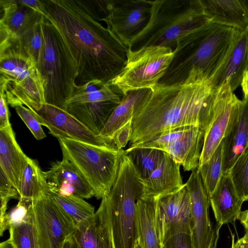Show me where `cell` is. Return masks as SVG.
<instances>
[{"mask_svg": "<svg viewBox=\"0 0 248 248\" xmlns=\"http://www.w3.org/2000/svg\"><path fill=\"white\" fill-rule=\"evenodd\" d=\"M210 22L245 30L248 26V10L243 0H202Z\"/></svg>", "mask_w": 248, "mask_h": 248, "instance_id": "25", "label": "cell"}, {"mask_svg": "<svg viewBox=\"0 0 248 248\" xmlns=\"http://www.w3.org/2000/svg\"><path fill=\"white\" fill-rule=\"evenodd\" d=\"M217 223H231L235 228L244 202L238 196L229 174L222 175L213 193L209 198Z\"/></svg>", "mask_w": 248, "mask_h": 248, "instance_id": "23", "label": "cell"}, {"mask_svg": "<svg viewBox=\"0 0 248 248\" xmlns=\"http://www.w3.org/2000/svg\"><path fill=\"white\" fill-rule=\"evenodd\" d=\"M72 236L79 248H114L110 210L106 197L94 214L78 226Z\"/></svg>", "mask_w": 248, "mask_h": 248, "instance_id": "18", "label": "cell"}, {"mask_svg": "<svg viewBox=\"0 0 248 248\" xmlns=\"http://www.w3.org/2000/svg\"><path fill=\"white\" fill-rule=\"evenodd\" d=\"M20 196L17 190L8 179L3 171L0 169V216L6 212L7 204L11 199L19 200Z\"/></svg>", "mask_w": 248, "mask_h": 248, "instance_id": "38", "label": "cell"}, {"mask_svg": "<svg viewBox=\"0 0 248 248\" xmlns=\"http://www.w3.org/2000/svg\"><path fill=\"white\" fill-rule=\"evenodd\" d=\"M213 89L216 95L214 115L204 134L199 165L210 158L222 140L231 120L233 105L238 99L228 82Z\"/></svg>", "mask_w": 248, "mask_h": 248, "instance_id": "16", "label": "cell"}, {"mask_svg": "<svg viewBox=\"0 0 248 248\" xmlns=\"http://www.w3.org/2000/svg\"><path fill=\"white\" fill-rule=\"evenodd\" d=\"M232 243L231 248H248V238L243 236L234 242V235L231 231Z\"/></svg>", "mask_w": 248, "mask_h": 248, "instance_id": "42", "label": "cell"}, {"mask_svg": "<svg viewBox=\"0 0 248 248\" xmlns=\"http://www.w3.org/2000/svg\"><path fill=\"white\" fill-rule=\"evenodd\" d=\"M215 99L208 81L157 84L134 113L130 145L181 127L197 126L205 133L214 117Z\"/></svg>", "mask_w": 248, "mask_h": 248, "instance_id": "2", "label": "cell"}, {"mask_svg": "<svg viewBox=\"0 0 248 248\" xmlns=\"http://www.w3.org/2000/svg\"><path fill=\"white\" fill-rule=\"evenodd\" d=\"M0 248H14L10 239H8L3 241L0 244Z\"/></svg>", "mask_w": 248, "mask_h": 248, "instance_id": "46", "label": "cell"}, {"mask_svg": "<svg viewBox=\"0 0 248 248\" xmlns=\"http://www.w3.org/2000/svg\"><path fill=\"white\" fill-rule=\"evenodd\" d=\"M204 134L197 126L181 127L164 131L147 141L129 145L128 148L160 150L170 155L185 171H193L199 165Z\"/></svg>", "mask_w": 248, "mask_h": 248, "instance_id": "10", "label": "cell"}, {"mask_svg": "<svg viewBox=\"0 0 248 248\" xmlns=\"http://www.w3.org/2000/svg\"><path fill=\"white\" fill-rule=\"evenodd\" d=\"M142 178L125 154L107 199L114 248H134L138 239L136 202L142 195Z\"/></svg>", "mask_w": 248, "mask_h": 248, "instance_id": "7", "label": "cell"}, {"mask_svg": "<svg viewBox=\"0 0 248 248\" xmlns=\"http://www.w3.org/2000/svg\"><path fill=\"white\" fill-rule=\"evenodd\" d=\"M240 31L209 22L183 35L177 42L167 72L158 84L209 81Z\"/></svg>", "mask_w": 248, "mask_h": 248, "instance_id": "3", "label": "cell"}, {"mask_svg": "<svg viewBox=\"0 0 248 248\" xmlns=\"http://www.w3.org/2000/svg\"><path fill=\"white\" fill-rule=\"evenodd\" d=\"M155 201V222L162 246L175 235L191 234V202L185 184L178 190L159 196Z\"/></svg>", "mask_w": 248, "mask_h": 248, "instance_id": "11", "label": "cell"}, {"mask_svg": "<svg viewBox=\"0 0 248 248\" xmlns=\"http://www.w3.org/2000/svg\"><path fill=\"white\" fill-rule=\"evenodd\" d=\"M217 247H214L213 248H216Z\"/></svg>", "mask_w": 248, "mask_h": 248, "instance_id": "49", "label": "cell"}, {"mask_svg": "<svg viewBox=\"0 0 248 248\" xmlns=\"http://www.w3.org/2000/svg\"><path fill=\"white\" fill-rule=\"evenodd\" d=\"M14 108L36 140H41L46 137L33 110L23 105L17 106Z\"/></svg>", "mask_w": 248, "mask_h": 248, "instance_id": "37", "label": "cell"}, {"mask_svg": "<svg viewBox=\"0 0 248 248\" xmlns=\"http://www.w3.org/2000/svg\"><path fill=\"white\" fill-rule=\"evenodd\" d=\"M63 248H79L76 243L73 236H72L65 243Z\"/></svg>", "mask_w": 248, "mask_h": 248, "instance_id": "45", "label": "cell"}, {"mask_svg": "<svg viewBox=\"0 0 248 248\" xmlns=\"http://www.w3.org/2000/svg\"><path fill=\"white\" fill-rule=\"evenodd\" d=\"M9 231L14 248H40L35 216Z\"/></svg>", "mask_w": 248, "mask_h": 248, "instance_id": "34", "label": "cell"}, {"mask_svg": "<svg viewBox=\"0 0 248 248\" xmlns=\"http://www.w3.org/2000/svg\"><path fill=\"white\" fill-rule=\"evenodd\" d=\"M42 1L44 16L59 30L76 62L77 86L93 80L108 84L121 72L128 48L99 22V9L88 0Z\"/></svg>", "mask_w": 248, "mask_h": 248, "instance_id": "1", "label": "cell"}, {"mask_svg": "<svg viewBox=\"0 0 248 248\" xmlns=\"http://www.w3.org/2000/svg\"><path fill=\"white\" fill-rule=\"evenodd\" d=\"M162 248H193L191 236L187 233H180L168 239Z\"/></svg>", "mask_w": 248, "mask_h": 248, "instance_id": "39", "label": "cell"}, {"mask_svg": "<svg viewBox=\"0 0 248 248\" xmlns=\"http://www.w3.org/2000/svg\"><path fill=\"white\" fill-rule=\"evenodd\" d=\"M40 26L42 45L36 66L43 81L45 104L65 110L76 87L77 67L55 26L43 16Z\"/></svg>", "mask_w": 248, "mask_h": 248, "instance_id": "5", "label": "cell"}, {"mask_svg": "<svg viewBox=\"0 0 248 248\" xmlns=\"http://www.w3.org/2000/svg\"><path fill=\"white\" fill-rule=\"evenodd\" d=\"M134 248H142L141 246L140 245L138 239H137L136 242L135 243V245L134 246Z\"/></svg>", "mask_w": 248, "mask_h": 248, "instance_id": "48", "label": "cell"}, {"mask_svg": "<svg viewBox=\"0 0 248 248\" xmlns=\"http://www.w3.org/2000/svg\"><path fill=\"white\" fill-rule=\"evenodd\" d=\"M33 111L40 124L47 127L49 133L58 139H72L98 146L113 143H106L65 110L44 104L39 110Z\"/></svg>", "mask_w": 248, "mask_h": 248, "instance_id": "14", "label": "cell"}, {"mask_svg": "<svg viewBox=\"0 0 248 248\" xmlns=\"http://www.w3.org/2000/svg\"><path fill=\"white\" fill-rule=\"evenodd\" d=\"M113 246H114V245H113Z\"/></svg>", "mask_w": 248, "mask_h": 248, "instance_id": "50", "label": "cell"}, {"mask_svg": "<svg viewBox=\"0 0 248 248\" xmlns=\"http://www.w3.org/2000/svg\"><path fill=\"white\" fill-rule=\"evenodd\" d=\"M246 40H247V51H248V26L246 29Z\"/></svg>", "mask_w": 248, "mask_h": 248, "instance_id": "47", "label": "cell"}, {"mask_svg": "<svg viewBox=\"0 0 248 248\" xmlns=\"http://www.w3.org/2000/svg\"><path fill=\"white\" fill-rule=\"evenodd\" d=\"M223 146L222 140L210 158L197 168L209 198L222 175Z\"/></svg>", "mask_w": 248, "mask_h": 248, "instance_id": "32", "label": "cell"}, {"mask_svg": "<svg viewBox=\"0 0 248 248\" xmlns=\"http://www.w3.org/2000/svg\"><path fill=\"white\" fill-rule=\"evenodd\" d=\"M29 159L17 143L11 124L0 129V169L18 192L23 172Z\"/></svg>", "mask_w": 248, "mask_h": 248, "instance_id": "24", "label": "cell"}, {"mask_svg": "<svg viewBox=\"0 0 248 248\" xmlns=\"http://www.w3.org/2000/svg\"><path fill=\"white\" fill-rule=\"evenodd\" d=\"M229 174L239 198L244 202L248 201V149L237 159Z\"/></svg>", "mask_w": 248, "mask_h": 248, "instance_id": "35", "label": "cell"}, {"mask_svg": "<svg viewBox=\"0 0 248 248\" xmlns=\"http://www.w3.org/2000/svg\"><path fill=\"white\" fill-rule=\"evenodd\" d=\"M34 200L20 197L17 204L9 212L0 217V234L13 227L31 219L35 216Z\"/></svg>", "mask_w": 248, "mask_h": 248, "instance_id": "33", "label": "cell"}, {"mask_svg": "<svg viewBox=\"0 0 248 248\" xmlns=\"http://www.w3.org/2000/svg\"><path fill=\"white\" fill-rule=\"evenodd\" d=\"M63 158L72 163L91 186L94 197L102 199L116 179L125 150L114 143L98 146L76 140L58 139Z\"/></svg>", "mask_w": 248, "mask_h": 248, "instance_id": "8", "label": "cell"}, {"mask_svg": "<svg viewBox=\"0 0 248 248\" xmlns=\"http://www.w3.org/2000/svg\"><path fill=\"white\" fill-rule=\"evenodd\" d=\"M155 199H139L136 202L138 239L142 248H162L155 222Z\"/></svg>", "mask_w": 248, "mask_h": 248, "instance_id": "28", "label": "cell"}, {"mask_svg": "<svg viewBox=\"0 0 248 248\" xmlns=\"http://www.w3.org/2000/svg\"><path fill=\"white\" fill-rule=\"evenodd\" d=\"M47 194L70 217L76 228L95 213L94 207L79 197L62 195L49 190Z\"/></svg>", "mask_w": 248, "mask_h": 248, "instance_id": "29", "label": "cell"}, {"mask_svg": "<svg viewBox=\"0 0 248 248\" xmlns=\"http://www.w3.org/2000/svg\"><path fill=\"white\" fill-rule=\"evenodd\" d=\"M152 91L151 89H140L129 91L123 95L121 102L110 114L98 136L106 143H112L116 133L132 119L136 109Z\"/></svg>", "mask_w": 248, "mask_h": 248, "instance_id": "26", "label": "cell"}, {"mask_svg": "<svg viewBox=\"0 0 248 248\" xmlns=\"http://www.w3.org/2000/svg\"><path fill=\"white\" fill-rule=\"evenodd\" d=\"M239 220L245 230L244 236L248 238V209L241 211Z\"/></svg>", "mask_w": 248, "mask_h": 248, "instance_id": "43", "label": "cell"}, {"mask_svg": "<svg viewBox=\"0 0 248 248\" xmlns=\"http://www.w3.org/2000/svg\"><path fill=\"white\" fill-rule=\"evenodd\" d=\"M245 97L248 98V70L245 73L241 84Z\"/></svg>", "mask_w": 248, "mask_h": 248, "instance_id": "44", "label": "cell"}, {"mask_svg": "<svg viewBox=\"0 0 248 248\" xmlns=\"http://www.w3.org/2000/svg\"><path fill=\"white\" fill-rule=\"evenodd\" d=\"M222 141V175H225L248 149V98H238L235 102Z\"/></svg>", "mask_w": 248, "mask_h": 248, "instance_id": "15", "label": "cell"}, {"mask_svg": "<svg viewBox=\"0 0 248 248\" xmlns=\"http://www.w3.org/2000/svg\"><path fill=\"white\" fill-rule=\"evenodd\" d=\"M40 248H63L76 228L47 192L34 201Z\"/></svg>", "mask_w": 248, "mask_h": 248, "instance_id": "13", "label": "cell"}, {"mask_svg": "<svg viewBox=\"0 0 248 248\" xmlns=\"http://www.w3.org/2000/svg\"><path fill=\"white\" fill-rule=\"evenodd\" d=\"M247 70L248 55L245 30L237 34L225 58L209 82L212 88H217L223 83L228 82L233 92L241 85Z\"/></svg>", "mask_w": 248, "mask_h": 248, "instance_id": "20", "label": "cell"}, {"mask_svg": "<svg viewBox=\"0 0 248 248\" xmlns=\"http://www.w3.org/2000/svg\"><path fill=\"white\" fill-rule=\"evenodd\" d=\"M149 0V21L131 39L128 48L132 50L160 46L174 51L181 37L210 22L202 0Z\"/></svg>", "mask_w": 248, "mask_h": 248, "instance_id": "4", "label": "cell"}, {"mask_svg": "<svg viewBox=\"0 0 248 248\" xmlns=\"http://www.w3.org/2000/svg\"><path fill=\"white\" fill-rule=\"evenodd\" d=\"M125 151L142 179L149 177L158 167L165 154L159 149L141 147L128 148Z\"/></svg>", "mask_w": 248, "mask_h": 248, "instance_id": "31", "label": "cell"}, {"mask_svg": "<svg viewBox=\"0 0 248 248\" xmlns=\"http://www.w3.org/2000/svg\"><path fill=\"white\" fill-rule=\"evenodd\" d=\"M118 104L110 101L66 103L65 110L94 135L98 136Z\"/></svg>", "mask_w": 248, "mask_h": 248, "instance_id": "27", "label": "cell"}, {"mask_svg": "<svg viewBox=\"0 0 248 248\" xmlns=\"http://www.w3.org/2000/svg\"><path fill=\"white\" fill-rule=\"evenodd\" d=\"M49 190L43 171L36 160L30 158L23 171L19 192L20 197L37 200Z\"/></svg>", "mask_w": 248, "mask_h": 248, "instance_id": "30", "label": "cell"}, {"mask_svg": "<svg viewBox=\"0 0 248 248\" xmlns=\"http://www.w3.org/2000/svg\"><path fill=\"white\" fill-rule=\"evenodd\" d=\"M0 129L11 124L9 122V111L8 103L4 94L0 93Z\"/></svg>", "mask_w": 248, "mask_h": 248, "instance_id": "41", "label": "cell"}, {"mask_svg": "<svg viewBox=\"0 0 248 248\" xmlns=\"http://www.w3.org/2000/svg\"><path fill=\"white\" fill-rule=\"evenodd\" d=\"M44 174L49 190L52 192L83 199L94 197L93 189L85 178L75 166L65 158L53 162Z\"/></svg>", "mask_w": 248, "mask_h": 248, "instance_id": "19", "label": "cell"}, {"mask_svg": "<svg viewBox=\"0 0 248 248\" xmlns=\"http://www.w3.org/2000/svg\"><path fill=\"white\" fill-rule=\"evenodd\" d=\"M132 133V120H131L122 127L114 137L113 142L117 149L121 150L126 146L130 140Z\"/></svg>", "mask_w": 248, "mask_h": 248, "instance_id": "40", "label": "cell"}, {"mask_svg": "<svg viewBox=\"0 0 248 248\" xmlns=\"http://www.w3.org/2000/svg\"><path fill=\"white\" fill-rule=\"evenodd\" d=\"M0 93L11 107L25 105L36 111L45 104L44 90L35 62L17 38L0 43Z\"/></svg>", "mask_w": 248, "mask_h": 248, "instance_id": "6", "label": "cell"}, {"mask_svg": "<svg viewBox=\"0 0 248 248\" xmlns=\"http://www.w3.org/2000/svg\"><path fill=\"white\" fill-rule=\"evenodd\" d=\"M185 185L191 202L193 248H204L213 226L209 217V199L197 169L192 171Z\"/></svg>", "mask_w": 248, "mask_h": 248, "instance_id": "17", "label": "cell"}, {"mask_svg": "<svg viewBox=\"0 0 248 248\" xmlns=\"http://www.w3.org/2000/svg\"><path fill=\"white\" fill-rule=\"evenodd\" d=\"M40 23L41 22L17 38L33 57L35 63L42 45Z\"/></svg>", "mask_w": 248, "mask_h": 248, "instance_id": "36", "label": "cell"}, {"mask_svg": "<svg viewBox=\"0 0 248 248\" xmlns=\"http://www.w3.org/2000/svg\"><path fill=\"white\" fill-rule=\"evenodd\" d=\"M0 41L19 38L39 24L42 14L21 0H0Z\"/></svg>", "mask_w": 248, "mask_h": 248, "instance_id": "21", "label": "cell"}, {"mask_svg": "<svg viewBox=\"0 0 248 248\" xmlns=\"http://www.w3.org/2000/svg\"><path fill=\"white\" fill-rule=\"evenodd\" d=\"M180 167V165L165 152L164 158L158 167L149 177L142 179L141 198L156 199L181 188L184 184Z\"/></svg>", "mask_w": 248, "mask_h": 248, "instance_id": "22", "label": "cell"}, {"mask_svg": "<svg viewBox=\"0 0 248 248\" xmlns=\"http://www.w3.org/2000/svg\"><path fill=\"white\" fill-rule=\"evenodd\" d=\"M173 56L169 47L149 46L137 50L128 48L126 64L108 84L123 95L134 90L153 89L167 72Z\"/></svg>", "mask_w": 248, "mask_h": 248, "instance_id": "9", "label": "cell"}, {"mask_svg": "<svg viewBox=\"0 0 248 248\" xmlns=\"http://www.w3.org/2000/svg\"><path fill=\"white\" fill-rule=\"evenodd\" d=\"M107 10L101 21L128 48L131 39L147 24L151 4L149 0H108Z\"/></svg>", "mask_w": 248, "mask_h": 248, "instance_id": "12", "label": "cell"}]
</instances>
